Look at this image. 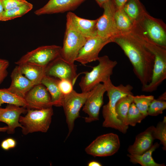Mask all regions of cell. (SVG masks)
Returning a JSON list of instances; mask_svg holds the SVG:
<instances>
[{
    "label": "cell",
    "instance_id": "cell-27",
    "mask_svg": "<svg viewBox=\"0 0 166 166\" xmlns=\"http://www.w3.org/2000/svg\"><path fill=\"white\" fill-rule=\"evenodd\" d=\"M33 7V5L27 2L14 8L5 10L0 18V21H7L22 17L31 10Z\"/></svg>",
    "mask_w": 166,
    "mask_h": 166
},
{
    "label": "cell",
    "instance_id": "cell-29",
    "mask_svg": "<svg viewBox=\"0 0 166 166\" xmlns=\"http://www.w3.org/2000/svg\"><path fill=\"white\" fill-rule=\"evenodd\" d=\"M145 117L133 102L131 104L127 113L126 125L134 126L137 123H140Z\"/></svg>",
    "mask_w": 166,
    "mask_h": 166
},
{
    "label": "cell",
    "instance_id": "cell-2",
    "mask_svg": "<svg viewBox=\"0 0 166 166\" xmlns=\"http://www.w3.org/2000/svg\"><path fill=\"white\" fill-rule=\"evenodd\" d=\"M109 98V101L103 107L102 113L104 119L102 126L117 130L123 133H126L128 126L125 125L117 118L115 111L117 102L122 97L133 94V87L129 84L124 85L120 84L115 86L110 78L104 82Z\"/></svg>",
    "mask_w": 166,
    "mask_h": 166
},
{
    "label": "cell",
    "instance_id": "cell-14",
    "mask_svg": "<svg viewBox=\"0 0 166 166\" xmlns=\"http://www.w3.org/2000/svg\"><path fill=\"white\" fill-rule=\"evenodd\" d=\"M106 92L104 84L101 83L92 90L91 94L83 106L82 111L88 115L84 118L86 122L99 120L100 110L104 103V95Z\"/></svg>",
    "mask_w": 166,
    "mask_h": 166
},
{
    "label": "cell",
    "instance_id": "cell-5",
    "mask_svg": "<svg viewBox=\"0 0 166 166\" xmlns=\"http://www.w3.org/2000/svg\"><path fill=\"white\" fill-rule=\"evenodd\" d=\"M53 114L52 107L39 109H27L24 116H20L19 121L23 134L41 132H46L50 126Z\"/></svg>",
    "mask_w": 166,
    "mask_h": 166
},
{
    "label": "cell",
    "instance_id": "cell-8",
    "mask_svg": "<svg viewBox=\"0 0 166 166\" xmlns=\"http://www.w3.org/2000/svg\"><path fill=\"white\" fill-rule=\"evenodd\" d=\"M91 93L92 90L79 93L73 89L69 93L64 95L61 106L63 108L69 130L67 138L73 131L75 120L80 117L81 109Z\"/></svg>",
    "mask_w": 166,
    "mask_h": 166
},
{
    "label": "cell",
    "instance_id": "cell-18",
    "mask_svg": "<svg viewBox=\"0 0 166 166\" xmlns=\"http://www.w3.org/2000/svg\"><path fill=\"white\" fill-rule=\"evenodd\" d=\"M154 127L150 126L136 136L134 143L128 148L129 154L140 155L151 147L155 139L153 134Z\"/></svg>",
    "mask_w": 166,
    "mask_h": 166
},
{
    "label": "cell",
    "instance_id": "cell-43",
    "mask_svg": "<svg viewBox=\"0 0 166 166\" xmlns=\"http://www.w3.org/2000/svg\"><path fill=\"white\" fill-rule=\"evenodd\" d=\"M7 128V126L4 127H0V132H6Z\"/></svg>",
    "mask_w": 166,
    "mask_h": 166
},
{
    "label": "cell",
    "instance_id": "cell-24",
    "mask_svg": "<svg viewBox=\"0 0 166 166\" xmlns=\"http://www.w3.org/2000/svg\"><path fill=\"white\" fill-rule=\"evenodd\" d=\"M114 20L118 34L127 33L131 31L134 22L123 9H116L114 14Z\"/></svg>",
    "mask_w": 166,
    "mask_h": 166
},
{
    "label": "cell",
    "instance_id": "cell-36",
    "mask_svg": "<svg viewBox=\"0 0 166 166\" xmlns=\"http://www.w3.org/2000/svg\"><path fill=\"white\" fill-rule=\"evenodd\" d=\"M129 0H111L117 9H123Z\"/></svg>",
    "mask_w": 166,
    "mask_h": 166
},
{
    "label": "cell",
    "instance_id": "cell-13",
    "mask_svg": "<svg viewBox=\"0 0 166 166\" xmlns=\"http://www.w3.org/2000/svg\"><path fill=\"white\" fill-rule=\"evenodd\" d=\"M77 65L67 62L61 56L56 58L45 68V75L59 79H65L74 85L77 77Z\"/></svg>",
    "mask_w": 166,
    "mask_h": 166
},
{
    "label": "cell",
    "instance_id": "cell-16",
    "mask_svg": "<svg viewBox=\"0 0 166 166\" xmlns=\"http://www.w3.org/2000/svg\"><path fill=\"white\" fill-rule=\"evenodd\" d=\"M26 108L13 105L8 104L5 108L0 107V122L7 125V132L13 134L17 127H22L19 120L22 114L26 113Z\"/></svg>",
    "mask_w": 166,
    "mask_h": 166
},
{
    "label": "cell",
    "instance_id": "cell-11",
    "mask_svg": "<svg viewBox=\"0 0 166 166\" xmlns=\"http://www.w3.org/2000/svg\"><path fill=\"white\" fill-rule=\"evenodd\" d=\"M102 8L104 9L103 13L97 19V35L111 41L112 38L118 34L114 20V14L116 9L111 0L105 3Z\"/></svg>",
    "mask_w": 166,
    "mask_h": 166
},
{
    "label": "cell",
    "instance_id": "cell-37",
    "mask_svg": "<svg viewBox=\"0 0 166 166\" xmlns=\"http://www.w3.org/2000/svg\"><path fill=\"white\" fill-rule=\"evenodd\" d=\"M10 149L15 148L16 145V141L14 139L8 138L6 139Z\"/></svg>",
    "mask_w": 166,
    "mask_h": 166
},
{
    "label": "cell",
    "instance_id": "cell-6",
    "mask_svg": "<svg viewBox=\"0 0 166 166\" xmlns=\"http://www.w3.org/2000/svg\"><path fill=\"white\" fill-rule=\"evenodd\" d=\"M137 36L154 55L151 81L148 84L142 87V91L152 92L156 90L166 79V49Z\"/></svg>",
    "mask_w": 166,
    "mask_h": 166
},
{
    "label": "cell",
    "instance_id": "cell-22",
    "mask_svg": "<svg viewBox=\"0 0 166 166\" xmlns=\"http://www.w3.org/2000/svg\"><path fill=\"white\" fill-rule=\"evenodd\" d=\"M20 72L35 85L41 83L45 75V68L30 64H22L17 66Z\"/></svg>",
    "mask_w": 166,
    "mask_h": 166
},
{
    "label": "cell",
    "instance_id": "cell-31",
    "mask_svg": "<svg viewBox=\"0 0 166 166\" xmlns=\"http://www.w3.org/2000/svg\"><path fill=\"white\" fill-rule=\"evenodd\" d=\"M153 134L154 139L160 141V144L163 145V150H166V117H164L163 121L158 122L156 127H154Z\"/></svg>",
    "mask_w": 166,
    "mask_h": 166
},
{
    "label": "cell",
    "instance_id": "cell-30",
    "mask_svg": "<svg viewBox=\"0 0 166 166\" xmlns=\"http://www.w3.org/2000/svg\"><path fill=\"white\" fill-rule=\"evenodd\" d=\"M154 99L153 95H140L134 96L133 102L140 112L146 117L148 115L147 111L151 102Z\"/></svg>",
    "mask_w": 166,
    "mask_h": 166
},
{
    "label": "cell",
    "instance_id": "cell-38",
    "mask_svg": "<svg viewBox=\"0 0 166 166\" xmlns=\"http://www.w3.org/2000/svg\"><path fill=\"white\" fill-rule=\"evenodd\" d=\"M1 147L2 148L5 150H8L10 149L6 139L3 140L1 144Z\"/></svg>",
    "mask_w": 166,
    "mask_h": 166
},
{
    "label": "cell",
    "instance_id": "cell-20",
    "mask_svg": "<svg viewBox=\"0 0 166 166\" xmlns=\"http://www.w3.org/2000/svg\"><path fill=\"white\" fill-rule=\"evenodd\" d=\"M67 14L76 29L87 39L97 35V19L89 20L81 18L74 13L69 12Z\"/></svg>",
    "mask_w": 166,
    "mask_h": 166
},
{
    "label": "cell",
    "instance_id": "cell-32",
    "mask_svg": "<svg viewBox=\"0 0 166 166\" xmlns=\"http://www.w3.org/2000/svg\"><path fill=\"white\" fill-rule=\"evenodd\" d=\"M166 109V101L154 99L148 108V115L156 116L161 114Z\"/></svg>",
    "mask_w": 166,
    "mask_h": 166
},
{
    "label": "cell",
    "instance_id": "cell-33",
    "mask_svg": "<svg viewBox=\"0 0 166 166\" xmlns=\"http://www.w3.org/2000/svg\"><path fill=\"white\" fill-rule=\"evenodd\" d=\"M73 84L70 81L65 79H59L58 85L59 89L63 95L69 93L73 89Z\"/></svg>",
    "mask_w": 166,
    "mask_h": 166
},
{
    "label": "cell",
    "instance_id": "cell-10",
    "mask_svg": "<svg viewBox=\"0 0 166 166\" xmlns=\"http://www.w3.org/2000/svg\"><path fill=\"white\" fill-rule=\"evenodd\" d=\"M120 147L118 135L109 133L97 137L85 148V151L87 154L94 157H104L113 155Z\"/></svg>",
    "mask_w": 166,
    "mask_h": 166
},
{
    "label": "cell",
    "instance_id": "cell-39",
    "mask_svg": "<svg viewBox=\"0 0 166 166\" xmlns=\"http://www.w3.org/2000/svg\"><path fill=\"white\" fill-rule=\"evenodd\" d=\"M88 166H101L102 164L99 162L96 161H92L88 164Z\"/></svg>",
    "mask_w": 166,
    "mask_h": 166
},
{
    "label": "cell",
    "instance_id": "cell-1",
    "mask_svg": "<svg viewBox=\"0 0 166 166\" xmlns=\"http://www.w3.org/2000/svg\"><path fill=\"white\" fill-rule=\"evenodd\" d=\"M117 44L132 64L134 74L143 87L151 81L154 62L153 53L131 32L111 39Z\"/></svg>",
    "mask_w": 166,
    "mask_h": 166
},
{
    "label": "cell",
    "instance_id": "cell-15",
    "mask_svg": "<svg viewBox=\"0 0 166 166\" xmlns=\"http://www.w3.org/2000/svg\"><path fill=\"white\" fill-rule=\"evenodd\" d=\"M24 99L27 104V109H42L53 106L49 93L41 83L34 85L27 92Z\"/></svg>",
    "mask_w": 166,
    "mask_h": 166
},
{
    "label": "cell",
    "instance_id": "cell-4",
    "mask_svg": "<svg viewBox=\"0 0 166 166\" xmlns=\"http://www.w3.org/2000/svg\"><path fill=\"white\" fill-rule=\"evenodd\" d=\"M98 64L90 72H85L79 85L82 92L91 91L101 82L110 78L113 69L117 64L116 61L110 60L107 55L99 57Z\"/></svg>",
    "mask_w": 166,
    "mask_h": 166
},
{
    "label": "cell",
    "instance_id": "cell-17",
    "mask_svg": "<svg viewBox=\"0 0 166 166\" xmlns=\"http://www.w3.org/2000/svg\"><path fill=\"white\" fill-rule=\"evenodd\" d=\"M86 0H49L42 8L36 10L37 15L63 13L73 10Z\"/></svg>",
    "mask_w": 166,
    "mask_h": 166
},
{
    "label": "cell",
    "instance_id": "cell-7",
    "mask_svg": "<svg viewBox=\"0 0 166 166\" xmlns=\"http://www.w3.org/2000/svg\"><path fill=\"white\" fill-rule=\"evenodd\" d=\"M66 16L65 30L60 55L67 62L74 63L87 38L76 29L67 14Z\"/></svg>",
    "mask_w": 166,
    "mask_h": 166
},
{
    "label": "cell",
    "instance_id": "cell-9",
    "mask_svg": "<svg viewBox=\"0 0 166 166\" xmlns=\"http://www.w3.org/2000/svg\"><path fill=\"white\" fill-rule=\"evenodd\" d=\"M61 48L55 45L39 47L27 53L15 63L17 65L30 64L45 68L54 59L61 56Z\"/></svg>",
    "mask_w": 166,
    "mask_h": 166
},
{
    "label": "cell",
    "instance_id": "cell-23",
    "mask_svg": "<svg viewBox=\"0 0 166 166\" xmlns=\"http://www.w3.org/2000/svg\"><path fill=\"white\" fill-rule=\"evenodd\" d=\"M160 144L157 142L153 144L147 151L140 155L128 154L130 161L133 164H139L142 166H164V164H160L156 163L152 156L153 152L158 148Z\"/></svg>",
    "mask_w": 166,
    "mask_h": 166
},
{
    "label": "cell",
    "instance_id": "cell-21",
    "mask_svg": "<svg viewBox=\"0 0 166 166\" xmlns=\"http://www.w3.org/2000/svg\"><path fill=\"white\" fill-rule=\"evenodd\" d=\"M59 81V79L45 75L41 82L49 93L53 106L58 107L61 106L64 96L58 87Z\"/></svg>",
    "mask_w": 166,
    "mask_h": 166
},
{
    "label": "cell",
    "instance_id": "cell-25",
    "mask_svg": "<svg viewBox=\"0 0 166 166\" xmlns=\"http://www.w3.org/2000/svg\"><path fill=\"white\" fill-rule=\"evenodd\" d=\"M134 96L133 94H130L122 97L119 100L116 106L117 119L126 126H128L126 125L127 116L129 107L133 102Z\"/></svg>",
    "mask_w": 166,
    "mask_h": 166
},
{
    "label": "cell",
    "instance_id": "cell-35",
    "mask_svg": "<svg viewBox=\"0 0 166 166\" xmlns=\"http://www.w3.org/2000/svg\"><path fill=\"white\" fill-rule=\"evenodd\" d=\"M2 2L5 10L14 8L28 2L26 0H2Z\"/></svg>",
    "mask_w": 166,
    "mask_h": 166
},
{
    "label": "cell",
    "instance_id": "cell-34",
    "mask_svg": "<svg viewBox=\"0 0 166 166\" xmlns=\"http://www.w3.org/2000/svg\"><path fill=\"white\" fill-rule=\"evenodd\" d=\"M9 65L8 61L0 58V85L7 76V68Z\"/></svg>",
    "mask_w": 166,
    "mask_h": 166
},
{
    "label": "cell",
    "instance_id": "cell-26",
    "mask_svg": "<svg viewBox=\"0 0 166 166\" xmlns=\"http://www.w3.org/2000/svg\"><path fill=\"white\" fill-rule=\"evenodd\" d=\"M123 9L134 22L137 21L146 11L139 0H129Z\"/></svg>",
    "mask_w": 166,
    "mask_h": 166
},
{
    "label": "cell",
    "instance_id": "cell-3",
    "mask_svg": "<svg viewBox=\"0 0 166 166\" xmlns=\"http://www.w3.org/2000/svg\"><path fill=\"white\" fill-rule=\"evenodd\" d=\"M140 38L166 49V26L145 11L134 23L131 31Z\"/></svg>",
    "mask_w": 166,
    "mask_h": 166
},
{
    "label": "cell",
    "instance_id": "cell-28",
    "mask_svg": "<svg viewBox=\"0 0 166 166\" xmlns=\"http://www.w3.org/2000/svg\"><path fill=\"white\" fill-rule=\"evenodd\" d=\"M13 105L26 108L24 98L9 90L7 88L0 89V107L3 104Z\"/></svg>",
    "mask_w": 166,
    "mask_h": 166
},
{
    "label": "cell",
    "instance_id": "cell-41",
    "mask_svg": "<svg viewBox=\"0 0 166 166\" xmlns=\"http://www.w3.org/2000/svg\"><path fill=\"white\" fill-rule=\"evenodd\" d=\"M4 10L2 0H0V18Z\"/></svg>",
    "mask_w": 166,
    "mask_h": 166
},
{
    "label": "cell",
    "instance_id": "cell-42",
    "mask_svg": "<svg viewBox=\"0 0 166 166\" xmlns=\"http://www.w3.org/2000/svg\"><path fill=\"white\" fill-rule=\"evenodd\" d=\"M158 99L163 101H166V92L164 93L161 95L160 96L158 97Z\"/></svg>",
    "mask_w": 166,
    "mask_h": 166
},
{
    "label": "cell",
    "instance_id": "cell-12",
    "mask_svg": "<svg viewBox=\"0 0 166 166\" xmlns=\"http://www.w3.org/2000/svg\"><path fill=\"white\" fill-rule=\"evenodd\" d=\"M110 42V39L104 38L98 35L87 38L75 61L85 65L98 61L100 52L106 45Z\"/></svg>",
    "mask_w": 166,
    "mask_h": 166
},
{
    "label": "cell",
    "instance_id": "cell-40",
    "mask_svg": "<svg viewBox=\"0 0 166 166\" xmlns=\"http://www.w3.org/2000/svg\"><path fill=\"white\" fill-rule=\"evenodd\" d=\"M98 5L102 7L103 5L106 2L110 0H95Z\"/></svg>",
    "mask_w": 166,
    "mask_h": 166
},
{
    "label": "cell",
    "instance_id": "cell-19",
    "mask_svg": "<svg viewBox=\"0 0 166 166\" xmlns=\"http://www.w3.org/2000/svg\"><path fill=\"white\" fill-rule=\"evenodd\" d=\"M11 81L7 89L12 92L24 98L34 84L19 71L16 66L10 75Z\"/></svg>",
    "mask_w": 166,
    "mask_h": 166
}]
</instances>
